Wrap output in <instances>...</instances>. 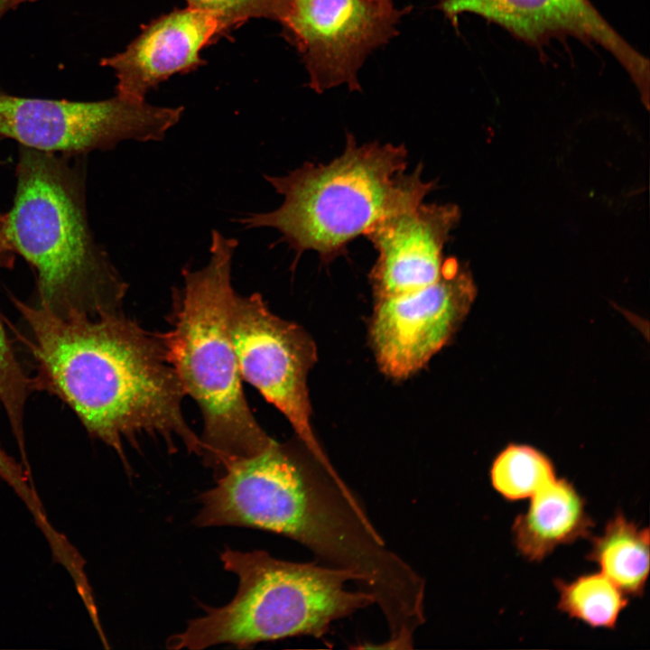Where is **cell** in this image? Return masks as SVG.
Returning a JSON list of instances; mask_svg holds the SVG:
<instances>
[{"label": "cell", "instance_id": "cell-1", "mask_svg": "<svg viewBox=\"0 0 650 650\" xmlns=\"http://www.w3.org/2000/svg\"><path fill=\"white\" fill-rule=\"evenodd\" d=\"M34 363V390L62 400L88 433L113 448L126 470L124 441L159 435L175 450L181 440L200 456V437L182 413L186 395L158 333L122 311L98 317L59 316L13 297Z\"/></svg>", "mask_w": 650, "mask_h": 650}, {"label": "cell", "instance_id": "cell-2", "mask_svg": "<svg viewBox=\"0 0 650 650\" xmlns=\"http://www.w3.org/2000/svg\"><path fill=\"white\" fill-rule=\"evenodd\" d=\"M199 497L198 527L238 526L273 532L301 543L319 562L355 573L380 608L413 590L418 572L391 550L334 468L307 449L272 441L232 462Z\"/></svg>", "mask_w": 650, "mask_h": 650}, {"label": "cell", "instance_id": "cell-3", "mask_svg": "<svg viewBox=\"0 0 650 650\" xmlns=\"http://www.w3.org/2000/svg\"><path fill=\"white\" fill-rule=\"evenodd\" d=\"M24 146L4 230L32 267L37 303L59 316L98 317L122 311L128 284L89 227L83 156Z\"/></svg>", "mask_w": 650, "mask_h": 650}, {"label": "cell", "instance_id": "cell-4", "mask_svg": "<svg viewBox=\"0 0 650 650\" xmlns=\"http://www.w3.org/2000/svg\"><path fill=\"white\" fill-rule=\"evenodd\" d=\"M237 245L236 238L212 230L208 264L182 269L183 286L172 290L171 329L158 333L185 394L200 410V456L215 478L232 462L259 453L273 441L246 402L230 334Z\"/></svg>", "mask_w": 650, "mask_h": 650}, {"label": "cell", "instance_id": "cell-5", "mask_svg": "<svg viewBox=\"0 0 650 650\" xmlns=\"http://www.w3.org/2000/svg\"><path fill=\"white\" fill-rule=\"evenodd\" d=\"M404 144H358L348 134L343 153L327 164L305 162L283 176L264 175L283 200L274 210L234 219L246 229L272 228L295 253L307 251L329 263L380 219L422 202L436 188L422 166L406 173Z\"/></svg>", "mask_w": 650, "mask_h": 650}, {"label": "cell", "instance_id": "cell-6", "mask_svg": "<svg viewBox=\"0 0 650 650\" xmlns=\"http://www.w3.org/2000/svg\"><path fill=\"white\" fill-rule=\"evenodd\" d=\"M220 560L238 579L235 597L222 607L201 605L205 614L169 636L168 649L220 644L246 648L297 636L318 638L335 621L375 604L374 597L358 588V576L347 570L280 560L263 550L227 548Z\"/></svg>", "mask_w": 650, "mask_h": 650}, {"label": "cell", "instance_id": "cell-7", "mask_svg": "<svg viewBox=\"0 0 650 650\" xmlns=\"http://www.w3.org/2000/svg\"><path fill=\"white\" fill-rule=\"evenodd\" d=\"M182 113L181 107H156L117 95L83 102L0 94V138L42 152L84 156L126 140L161 141Z\"/></svg>", "mask_w": 650, "mask_h": 650}, {"label": "cell", "instance_id": "cell-8", "mask_svg": "<svg viewBox=\"0 0 650 650\" xmlns=\"http://www.w3.org/2000/svg\"><path fill=\"white\" fill-rule=\"evenodd\" d=\"M229 328L242 380L285 416L302 444L319 461L333 467L311 423L307 376L317 361L311 336L296 323L274 314L256 292H235Z\"/></svg>", "mask_w": 650, "mask_h": 650}, {"label": "cell", "instance_id": "cell-9", "mask_svg": "<svg viewBox=\"0 0 650 650\" xmlns=\"http://www.w3.org/2000/svg\"><path fill=\"white\" fill-rule=\"evenodd\" d=\"M404 14L392 0H286L278 22L303 60L311 88L355 91L365 60L397 34Z\"/></svg>", "mask_w": 650, "mask_h": 650}, {"label": "cell", "instance_id": "cell-10", "mask_svg": "<svg viewBox=\"0 0 650 650\" xmlns=\"http://www.w3.org/2000/svg\"><path fill=\"white\" fill-rule=\"evenodd\" d=\"M475 296L470 274L452 258L443 261L436 282L376 300L369 339L382 372L404 379L422 368L449 341Z\"/></svg>", "mask_w": 650, "mask_h": 650}, {"label": "cell", "instance_id": "cell-11", "mask_svg": "<svg viewBox=\"0 0 650 650\" xmlns=\"http://www.w3.org/2000/svg\"><path fill=\"white\" fill-rule=\"evenodd\" d=\"M455 25L462 14L482 17L542 50L573 38L607 51L628 74L643 101L649 99V60L633 48L590 0H436Z\"/></svg>", "mask_w": 650, "mask_h": 650}, {"label": "cell", "instance_id": "cell-12", "mask_svg": "<svg viewBox=\"0 0 650 650\" xmlns=\"http://www.w3.org/2000/svg\"><path fill=\"white\" fill-rule=\"evenodd\" d=\"M453 203L420 202L388 215L364 236L377 252L369 273L376 300L406 293L436 282L442 251L460 221Z\"/></svg>", "mask_w": 650, "mask_h": 650}, {"label": "cell", "instance_id": "cell-13", "mask_svg": "<svg viewBox=\"0 0 650 650\" xmlns=\"http://www.w3.org/2000/svg\"><path fill=\"white\" fill-rule=\"evenodd\" d=\"M224 31L212 13L189 6L151 23L122 52L101 60L116 73V95L144 101L169 76L202 63L200 51Z\"/></svg>", "mask_w": 650, "mask_h": 650}, {"label": "cell", "instance_id": "cell-14", "mask_svg": "<svg viewBox=\"0 0 650 650\" xmlns=\"http://www.w3.org/2000/svg\"><path fill=\"white\" fill-rule=\"evenodd\" d=\"M513 524V541L522 556L541 562L556 547L591 537L593 520L573 484L555 478L530 498Z\"/></svg>", "mask_w": 650, "mask_h": 650}, {"label": "cell", "instance_id": "cell-15", "mask_svg": "<svg viewBox=\"0 0 650 650\" xmlns=\"http://www.w3.org/2000/svg\"><path fill=\"white\" fill-rule=\"evenodd\" d=\"M587 559L627 596L641 597L649 572V529L617 513L601 535L591 537Z\"/></svg>", "mask_w": 650, "mask_h": 650}, {"label": "cell", "instance_id": "cell-16", "mask_svg": "<svg viewBox=\"0 0 650 650\" xmlns=\"http://www.w3.org/2000/svg\"><path fill=\"white\" fill-rule=\"evenodd\" d=\"M557 608L591 627L613 629L628 604L627 596L601 572L579 576L571 582L556 580Z\"/></svg>", "mask_w": 650, "mask_h": 650}, {"label": "cell", "instance_id": "cell-17", "mask_svg": "<svg viewBox=\"0 0 650 650\" xmlns=\"http://www.w3.org/2000/svg\"><path fill=\"white\" fill-rule=\"evenodd\" d=\"M555 478L552 461L527 445L507 446L497 456L490 469L493 488L510 501L530 498Z\"/></svg>", "mask_w": 650, "mask_h": 650}, {"label": "cell", "instance_id": "cell-18", "mask_svg": "<svg viewBox=\"0 0 650 650\" xmlns=\"http://www.w3.org/2000/svg\"><path fill=\"white\" fill-rule=\"evenodd\" d=\"M32 391V379L17 358L0 314V402L23 453L25 405Z\"/></svg>", "mask_w": 650, "mask_h": 650}, {"label": "cell", "instance_id": "cell-19", "mask_svg": "<svg viewBox=\"0 0 650 650\" xmlns=\"http://www.w3.org/2000/svg\"><path fill=\"white\" fill-rule=\"evenodd\" d=\"M286 0H187L190 7L212 13L224 30L252 18L279 21Z\"/></svg>", "mask_w": 650, "mask_h": 650}, {"label": "cell", "instance_id": "cell-20", "mask_svg": "<svg viewBox=\"0 0 650 650\" xmlns=\"http://www.w3.org/2000/svg\"><path fill=\"white\" fill-rule=\"evenodd\" d=\"M0 477L11 484L23 500L32 505L35 497L26 487V478L23 469L0 446Z\"/></svg>", "mask_w": 650, "mask_h": 650}, {"label": "cell", "instance_id": "cell-21", "mask_svg": "<svg viewBox=\"0 0 650 650\" xmlns=\"http://www.w3.org/2000/svg\"><path fill=\"white\" fill-rule=\"evenodd\" d=\"M15 254L9 246L4 230V214L0 213V267L14 266Z\"/></svg>", "mask_w": 650, "mask_h": 650}, {"label": "cell", "instance_id": "cell-22", "mask_svg": "<svg viewBox=\"0 0 650 650\" xmlns=\"http://www.w3.org/2000/svg\"><path fill=\"white\" fill-rule=\"evenodd\" d=\"M35 0H0V20L10 10L14 9L18 5Z\"/></svg>", "mask_w": 650, "mask_h": 650}]
</instances>
